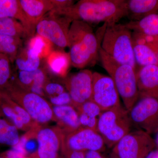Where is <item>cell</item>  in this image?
Returning <instances> with one entry per match:
<instances>
[{"instance_id": "cell-16", "label": "cell", "mask_w": 158, "mask_h": 158, "mask_svg": "<svg viewBox=\"0 0 158 158\" xmlns=\"http://www.w3.org/2000/svg\"><path fill=\"white\" fill-rule=\"evenodd\" d=\"M54 120L65 135L73 132L81 127L78 113L72 105L53 106Z\"/></svg>"}, {"instance_id": "cell-14", "label": "cell", "mask_w": 158, "mask_h": 158, "mask_svg": "<svg viewBox=\"0 0 158 158\" xmlns=\"http://www.w3.org/2000/svg\"><path fill=\"white\" fill-rule=\"evenodd\" d=\"M137 78L139 96L158 100V65L139 68L137 70Z\"/></svg>"}, {"instance_id": "cell-7", "label": "cell", "mask_w": 158, "mask_h": 158, "mask_svg": "<svg viewBox=\"0 0 158 158\" xmlns=\"http://www.w3.org/2000/svg\"><path fill=\"white\" fill-rule=\"evenodd\" d=\"M156 142L151 135L141 131H130L113 148L118 158H145L154 149Z\"/></svg>"}, {"instance_id": "cell-44", "label": "cell", "mask_w": 158, "mask_h": 158, "mask_svg": "<svg viewBox=\"0 0 158 158\" xmlns=\"http://www.w3.org/2000/svg\"><path fill=\"white\" fill-rule=\"evenodd\" d=\"M59 158H63V157L62 156H59Z\"/></svg>"}, {"instance_id": "cell-2", "label": "cell", "mask_w": 158, "mask_h": 158, "mask_svg": "<svg viewBox=\"0 0 158 158\" xmlns=\"http://www.w3.org/2000/svg\"><path fill=\"white\" fill-rule=\"evenodd\" d=\"M87 23H118L127 16L126 0H81L73 6L51 11Z\"/></svg>"}, {"instance_id": "cell-42", "label": "cell", "mask_w": 158, "mask_h": 158, "mask_svg": "<svg viewBox=\"0 0 158 158\" xmlns=\"http://www.w3.org/2000/svg\"><path fill=\"white\" fill-rule=\"evenodd\" d=\"M0 158H7L6 156H5L3 155L2 156H0Z\"/></svg>"}, {"instance_id": "cell-25", "label": "cell", "mask_w": 158, "mask_h": 158, "mask_svg": "<svg viewBox=\"0 0 158 158\" xmlns=\"http://www.w3.org/2000/svg\"><path fill=\"white\" fill-rule=\"evenodd\" d=\"M20 140L18 129L14 125L0 118V144L14 147Z\"/></svg>"}, {"instance_id": "cell-29", "label": "cell", "mask_w": 158, "mask_h": 158, "mask_svg": "<svg viewBox=\"0 0 158 158\" xmlns=\"http://www.w3.org/2000/svg\"><path fill=\"white\" fill-rule=\"evenodd\" d=\"M1 110L2 113L9 118L12 122V124L16 127L18 129L29 131L28 129L24 124L21 117L11 107V106L3 99L2 97L1 103Z\"/></svg>"}, {"instance_id": "cell-20", "label": "cell", "mask_w": 158, "mask_h": 158, "mask_svg": "<svg viewBox=\"0 0 158 158\" xmlns=\"http://www.w3.org/2000/svg\"><path fill=\"white\" fill-rule=\"evenodd\" d=\"M82 127L96 131L98 122L103 112L96 103L90 100L77 108Z\"/></svg>"}, {"instance_id": "cell-13", "label": "cell", "mask_w": 158, "mask_h": 158, "mask_svg": "<svg viewBox=\"0 0 158 158\" xmlns=\"http://www.w3.org/2000/svg\"><path fill=\"white\" fill-rule=\"evenodd\" d=\"M64 136L59 127H40L36 135L37 149L31 156L33 158H59Z\"/></svg>"}, {"instance_id": "cell-43", "label": "cell", "mask_w": 158, "mask_h": 158, "mask_svg": "<svg viewBox=\"0 0 158 158\" xmlns=\"http://www.w3.org/2000/svg\"><path fill=\"white\" fill-rule=\"evenodd\" d=\"M23 158H33L31 156V155H30V156H29L25 157H24Z\"/></svg>"}, {"instance_id": "cell-37", "label": "cell", "mask_w": 158, "mask_h": 158, "mask_svg": "<svg viewBox=\"0 0 158 158\" xmlns=\"http://www.w3.org/2000/svg\"><path fill=\"white\" fill-rule=\"evenodd\" d=\"M54 6L53 10H60L73 6L74 1L71 0H51Z\"/></svg>"}, {"instance_id": "cell-6", "label": "cell", "mask_w": 158, "mask_h": 158, "mask_svg": "<svg viewBox=\"0 0 158 158\" xmlns=\"http://www.w3.org/2000/svg\"><path fill=\"white\" fill-rule=\"evenodd\" d=\"M132 125L128 112L121 105L102 112L97 131L102 138L106 146L112 148L131 131Z\"/></svg>"}, {"instance_id": "cell-31", "label": "cell", "mask_w": 158, "mask_h": 158, "mask_svg": "<svg viewBox=\"0 0 158 158\" xmlns=\"http://www.w3.org/2000/svg\"><path fill=\"white\" fill-rule=\"evenodd\" d=\"M37 70L32 72L18 70L13 81L21 88L29 91L34 82Z\"/></svg>"}, {"instance_id": "cell-10", "label": "cell", "mask_w": 158, "mask_h": 158, "mask_svg": "<svg viewBox=\"0 0 158 158\" xmlns=\"http://www.w3.org/2000/svg\"><path fill=\"white\" fill-rule=\"evenodd\" d=\"M93 73L89 69H82L64 78L65 88L70 95L72 106L76 109L91 100Z\"/></svg>"}, {"instance_id": "cell-17", "label": "cell", "mask_w": 158, "mask_h": 158, "mask_svg": "<svg viewBox=\"0 0 158 158\" xmlns=\"http://www.w3.org/2000/svg\"><path fill=\"white\" fill-rule=\"evenodd\" d=\"M0 18L17 20L27 31L30 38L36 34L23 11L19 0H0Z\"/></svg>"}, {"instance_id": "cell-5", "label": "cell", "mask_w": 158, "mask_h": 158, "mask_svg": "<svg viewBox=\"0 0 158 158\" xmlns=\"http://www.w3.org/2000/svg\"><path fill=\"white\" fill-rule=\"evenodd\" d=\"M1 90L23 108L32 119L40 125L54 120L52 107L43 97L22 89L11 80Z\"/></svg>"}, {"instance_id": "cell-40", "label": "cell", "mask_w": 158, "mask_h": 158, "mask_svg": "<svg viewBox=\"0 0 158 158\" xmlns=\"http://www.w3.org/2000/svg\"><path fill=\"white\" fill-rule=\"evenodd\" d=\"M108 158H118L117 157V156H116V155L115 154V153H113V152H112V153H111V154H110V156H109V157Z\"/></svg>"}, {"instance_id": "cell-30", "label": "cell", "mask_w": 158, "mask_h": 158, "mask_svg": "<svg viewBox=\"0 0 158 158\" xmlns=\"http://www.w3.org/2000/svg\"><path fill=\"white\" fill-rule=\"evenodd\" d=\"M48 80L45 69L40 67L37 70L34 82L29 91L44 97V87Z\"/></svg>"}, {"instance_id": "cell-28", "label": "cell", "mask_w": 158, "mask_h": 158, "mask_svg": "<svg viewBox=\"0 0 158 158\" xmlns=\"http://www.w3.org/2000/svg\"><path fill=\"white\" fill-rule=\"evenodd\" d=\"M9 57L0 54V90H3L11 81L12 71Z\"/></svg>"}, {"instance_id": "cell-34", "label": "cell", "mask_w": 158, "mask_h": 158, "mask_svg": "<svg viewBox=\"0 0 158 158\" xmlns=\"http://www.w3.org/2000/svg\"><path fill=\"white\" fill-rule=\"evenodd\" d=\"M48 99L51 104L53 106H58L65 105H72L71 98L67 90L58 96L50 98Z\"/></svg>"}, {"instance_id": "cell-27", "label": "cell", "mask_w": 158, "mask_h": 158, "mask_svg": "<svg viewBox=\"0 0 158 158\" xmlns=\"http://www.w3.org/2000/svg\"><path fill=\"white\" fill-rule=\"evenodd\" d=\"M0 90L2 92V97L3 99L11 106V107L21 117L24 124L26 127L27 128L29 131L36 129L41 126L40 125L35 122L32 119L28 113L23 108L18 104L17 103L15 102L14 101L12 100L4 91L2 90Z\"/></svg>"}, {"instance_id": "cell-32", "label": "cell", "mask_w": 158, "mask_h": 158, "mask_svg": "<svg viewBox=\"0 0 158 158\" xmlns=\"http://www.w3.org/2000/svg\"><path fill=\"white\" fill-rule=\"evenodd\" d=\"M133 41L140 44H145L157 52L158 35H147L132 32Z\"/></svg>"}, {"instance_id": "cell-19", "label": "cell", "mask_w": 158, "mask_h": 158, "mask_svg": "<svg viewBox=\"0 0 158 158\" xmlns=\"http://www.w3.org/2000/svg\"><path fill=\"white\" fill-rule=\"evenodd\" d=\"M46 68L56 76L64 78L71 65L68 53L60 50H53L46 58Z\"/></svg>"}, {"instance_id": "cell-33", "label": "cell", "mask_w": 158, "mask_h": 158, "mask_svg": "<svg viewBox=\"0 0 158 158\" xmlns=\"http://www.w3.org/2000/svg\"><path fill=\"white\" fill-rule=\"evenodd\" d=\"M66 91L63 85L56 82H51L48 80L46 82L44 87V95L48 98L58 96Z\"/></svg>"}, {"instance_id": "cell-38", "label": "cell", "mask_w": 158, "mask_h": 158, "mask_svg": "<svg viewBox=\"0 0 158 158\" xmlns=\"http://www.w3.org/2000/svg\"><path fill=\"white\" fill-rule=\"evenodd\" d=\"M85 158H108L102 155L101 152L96 151H87L85 152Z\"/></svg>"}, {"instance_id": "cell-1", "label": "cell", "mask_w": 158, "mask_h": 158, "mask_svg": "<svg viewBox=\"0 0 158 158\" xmlns=\"http://www.w3.org/2000/svg\"><path fill=\"white\" fill-rule=\"evenodd\" d=\"M107 25L104 23L99 29L98 35L88 23L78 20L72 22L68 44L71 65L82 69L96 63L99 59V50Z\"/></svg>"}, {"instance_id": "cell-11", "label": "cell", "mask_w": 158, "mask_h": 158, "mask_svg": "<svg viewBox=\"0 0 158 158\" xmlns=\"http://www.w3.org/2000/svg\"><path fill=\"white\" fill-rule=\"evenodd\" d=\"M91 101L102 111L121 105L118 90L111 77L98 72L93 73Z\"/></svg>"}, {"instance_id": "cell-23", "label": "cell", "mask_w": 158, "mask_h": 158, "mask_svg": "<svg viewBox=\"0 0 158 158\" xmlns=\"http://www.w3.org/2000/svg\"><path fill=\"white\" fill-rule=\"evenodd\" d=\"M133 52L137 68L150 65H158L156 52L148 46L133 42Z\"/></svg>"}, {"instance_id": "cell-24", "label": "cell", "mask_w": 158, "mask_h": 158, "mask_svg": "<svg viewBox=\"0 0 158 158\" xmlns=\"http://www.w3.org/2000/svg\"><path fill=\"white\" fill-rule=\"evenodd\" d=\"M0 34L23 40H27L30 38L23 26L17 20L10 18H0Z\"/></svg>"}, {"instance_id": "cell-45", "label": "cell", "mask_w": 158, "mask_h": 158, "mask_svg": "<svg viewBox=\"0 0 158 158\" xmlns=\"http://www.w3.org/2000/svg\"><path fill=\"white\" fill-rule=\"evenodd\" d=\"M157 56L158 59V51H157Z\"/></svg>"}, {"instance_id": "cell-12", "label": "cell", "mask_w": 158, "mask_h": 158, "mask_svg": "<svg viewBox=\"0 0 158 158\" xmlns=\"http://www.w3.org/2000/svg\"><path fill=\"white\" fill-rule=\"evenodd\" d=\"M62 143L69 149L85 152H101L106 148L104 141L97 131L82 127L73 132L64 134Z\"/></svg>"}, {"instance_id": "cell-4", "label": "cell", "mask_w": 158, "mask_h": 158, "mask_svg": "<svg viewBox=\"0 0 158 158\" xmlns=\"http://www.w3.org/2000/svg\"><path fill=\"white\" fill-rule=\"evenodd\" d=\"M132 33L125 24H107L101 48L116 62L131 65L137 71Z\"/></svg>"}, {"instance_id": "cell-3", "label": "cell", "mask_w": 158, "mask_h": 158, "mask_svg": "<svg viewBox=\"0 0 158 158\" xmlns=\"http://www.w3.org/2000/svg\"><path fill=\"white\" fill-rule=\"evenodd\" d=\"M99 59L102 67L113 79L124 107L128 112L139 96L137 71L131 65L116 62L101 48L99 50Z\"/></svg>"}, {"instance_id": "cell-26", "label": "cell", "mask_w": 158, "mask_h": 158, "mask_svg": "<svg viewBox=\"0 0 158 158\" xmlns=\"http://www.w3.org/2000/svg\"><path fill=\"white\" fill-rule=\"evenodd\" d=\"M26 45L37 52L41 59H45L54 50L50 41L36 34L27 40Z\"/></svg>"}, {"instance_id": "cell-22", "label": "cell", "mask_w": 158, "mask_h": 158, "mask_svg": "<svg viewBox=\"0 0 158 158\" xmlns=\"http://www.w3.org/2000/svg\"><path fill=\"white\" fill-rule=\"evenodd\" d=\"M133 32L151 35H158V12L138 21H130L124 24Z\"/></svg>"}, {"instance_id": "cell-36", "label": "cell", "mask_w": 158, "mask_h": 158, "mask_svg": "<svg viewBox=\"0 0 158 158\" xmlns=\"http://www.w3.org/2000/svg\"><path fill=\"white\" fill-rule=\"evenodd\" d=\"M23 40L0 34V44H15L22 46Z\"/></svg>"}, {"instance_id": "cell-9", "label": "cell", "mask_w": 158, "mask_h": 158, "mask_svg": "<svg viewBox=\"0 0 158 158\" xmlns=\"http://www.w3.org/2000/svg\"><path fill=\"white\" fill-rule=\"evenodd\" d=\"M132 124L151 135L158 132V100L139 96L128 111Z\"/></svg>"}, {"instance_id": "cell-21", "label": "cell", "mask_w": 158, "mask_h": 158, "mask_svg": "<svg viewBox=\"0 0 158 158\" xmlns=\"http://www.w3.org/2000/svg\"><path fill=\"white\" fill-rule=\"evenodd\" d=\"M41 59L37 52L26 45L19 48L14 62L18 70L32 72L40 67Z\"/></svg>"}, {"instance_id": "cell-39", "label": "cell", "mask_w": 158, "mask_h": 158, "mask_svg": "<svg viewBox=\"0 0 158 158\" xmlns=\"http://www.w3.org/2000/svg\"><path fill=\"white\" fill-rule=\"evenodd\" d=\"M145 158H158V149L153 150Z\"/></svg>"}, {"instance_id": "cell-41", "label": "cell", "mask_w": 158, "mask_h": 158, "mask_svg": "<svg viewBox=\"0 0 158 158\" xmlns=\"http://www.w3.org/2000/svg\"><path fill=\"white\" fill-rule=\"evenodd\" d=\"M2 93H1V90H0V115H1V113H2V112H1V103H2Z\"/></svg>"}, {"instance_id": "cell-8", "label": "cell", "mask_w": 158, "mask_h": 158, "mask_svg": "<svg viewBox=\"0 0 158 158\" xmlns=\"http://www.w3.org/2000/svg\"><path fill=\"white\" fill-rule=\"evenodd\" d=\"M73 21L69 18L50 11L37 23L36 34L59 48H65L68 47L69 32Z\"/></svg>"}, {"instance_id": "cell-35", "label": "cell", "mask_w": 158, "mask_h": 158, "mask_svg": "<svg viewBox=\"0 0 158 158\" xmlns=\"http://www.w3.org/2000/svg\"><path fill=\"white\" fill-rule=\"evenodd\" d=\"M61 151L64 158H85V152L69 149L62 143Z\"/></svg>"}, {"instance_id": "cell-15", "label": "cell", "mask_w": 158, "mask_h": 158, "mask_svg": "<svg viewBox=\"0 0 158 158\" xmlns=\"http://www.w3.org/2000/svg\"><path fill=\"white\" fill-rule=\"evenodd\" d=\"M20 4L33 31L46 15L54 9L51 0H19Z\"/></svg>"}, {"instance_id": "cell-18", "label": "cell", "mask_w": 158, "mask_h": 158, "mask_svg": "<svg viewBox=\"0 0 158 158\" xmlns=\"http://www.w3.org/2000/svg\"><path fill=\"white\" fill-rule=\"evenodd\" d=\"M127 16L135 21L158 12V0H127Z\"/></svg>"}]
</instances>
